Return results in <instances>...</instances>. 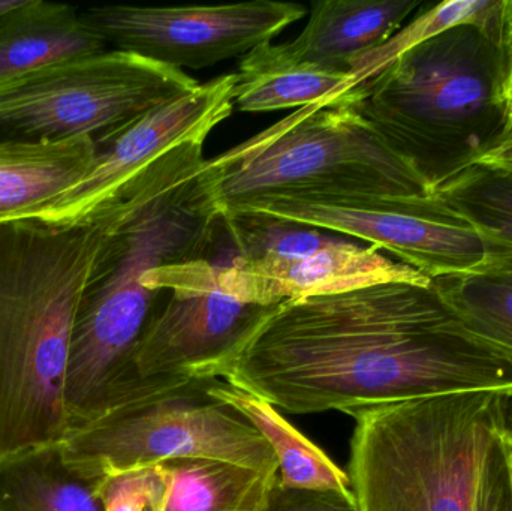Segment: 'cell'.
<instances>
[{
    "label": "cell",
    "mask_w": 512,
    "mask_h": 511,
    "mask_svg": "<svg viewBox=\"0 0 512 511\" xmlns=\"http://www.w3.org/2000/svg\"><path fill=\"white\" fill-rule=\"evenodd\" d=\"M498 17L451 27L352 90V108L432 192L475 165L507 122Z\"/></svg>",
    "instance_id": "277c9868"
},
{
    "label": "cell",
    "mask_w": 512,
    "mask_h": 511,
    "mask_svg": "<svg viewBox=\"0 0 512 511\" xmlns=\"http://www.w3.org/2000/svg\"><path fill=\"white\" fill-rule=\"evenodd\" d=\"M307 14L298 3L254 0L216 6H93L84 23L107 45L171 68L203 69L245 56Z\"/></svg>",
    "instance_id": "8fae6325"
},
{
    "label": "cell",
    "mask_w": 512,
    "mask_h": 511,
    "mask_svg": "<svg viewBox=\"0 0 512 511\" xmlns=\"http://www.w3.org/2000/svg\"><path fill=\"white\" fill-rule=\"evenodd\" d=\"M242 213L364 240L432 281L512 267L510 254L498 240L435 194L271 195L256 198L230 216Z\"/></svg>",
    "instance_id": "9c48e42d"
},
{
    "label": "cell",
    "mask_w": 512,
    "mask_h": 511,
    "mask_svg": "<svg viewBox=\"0 0 512 511\" xmlns=\"http://www.w3.org/2000/svg\"><path fill=\"white\" fill-rule=\"evenodd\" d=\"M475 165L512 174V110L508 111L507 122L499 137Z\"/></svg>",
    "instance_id": "f1b7e54d"
},
{
    "label": "cell",
    "mask_w": 512,
    "mask_h": 511,
    "mask_svg": "<svg viewBox=\"0 0 512 511\" xmlns=\"http://www.w3.org/2000/svg\"><path fill=\"white\" fill-rule=\"evenodd\" d=\"M236 81V74L213 78L132 123L101 149L77 185L30 219L63 227L92 221L171 153L204 143L233 113Z\"/></svg>",
    "instance_id": "7c38bea8"
},
{
    "label": "cell",
    "mask_w": 512,
    "mask_h": 511,
    "mask_svg": "<svg viewBox=\"0 0 512 511\" xmlns=\"http://www.w3.org/2000/svg\"><path fill=\"white\" fill-rule=\"evenodd\" d=\"M236 75L234 107L243 113L348 101L354 90L348 72L295 62L273 42L245 54Z\"/></svg>",
    "instance_id": "e0dca14e"
},
{
    "label": "cell",
    "mask_w": 512,
    "mask_h": 511,
    "mask_svg": "<svg viewBox=\"0 0 512 511\" xmlns=\"http://www.w3.org/2000/svg\"><path fill=\"white\" fill-rule=\"evenodd\" d=\"M432 284L460 335L512 368V267Z\"/></svg>",
    "instance_id": "44dd1931"
},
{
    "label": "cell",
    "mask_w": 512,
    "mask_h": 511,
    "mask_svg": "<svg viewBox=\"0 0 512 511\" xmlns=\"http://www.w3.org/2000/svg\"><path fill=\"white\" fill-rule=\"evenodd\" d=\"M29 0H0V21L17 9L23 8Z\"/></svg>",
    "instance_id": "f546056e"
},
{
    "label": "cell",
    "mask_w": 512,
    "mask_h": 511,
    "mask_svg": "<svg viewBox=\"0 0 512 511\" xmlns=\"http://www.w3.org/2000/svg\"><path fill=\"white\" fill-rule=\"evenodd\" d=\"M512 398L459 392L361 408L348 473L360 511H474Z\"/></svg>",
    "instance_id": "5b68a950"
},
{
    "label": "cell",
    "mask_w": 512,
    "mask_h": 511,
    "mask_svg": "<svg viewBox=\"0 0 512 511\" xmlns=\"http://www.w3.org/2000/svg\"><path fill=\"white\" fill-rule=\"evenodd\" d=\"M502 434L484 467L474 511H512V470Z\"/></svg>",
    "instance_id": "484cf974"
},
{
    "label": "cell",
    "mask_w": 512,
    "mask_h": 511,
    "mask_svg": "<svg viewBox=\"0 0 512 511\" xmlns=\"http://www.w3.org/2000/svg\"><path fill=\"white\" fill-rule=\"evenodd\" d=\"M207 392L239 411L265 438L279 462L277 483L282 488L336 492L355 498L348 473L286 422L273 405L227 381L210 380Z\"/></svg>",
    "instance_id": "d6986e66"
},
{
    "label": "cell",
    "mask_w": 512,
    "mask_h": 511,
    "mask_svg": "<svg viewBox=\"0 0 512 511\" xmlns=\"http://www.w3.org/2000/svg\"><path fill=\"white\" fill-rule=\"evenodd\" d=\"M222 378L292 414L459 392L512 398L511 366L460 335L432 282L270 306Z\"/></svg>",
    "instance_id": "6da1fadb"
},
{
    "label": "cell",
    "mask_w": 512,
    "mask_h": 511,
    "mask_svg": "<svg viewBox=\"0 0 512 511\" xmlns=\"http://www.w3.org/2000/svg\"><path fill=\"white\" fill-rule=\"evenodd\" d=\"M210 380L158 378L62 441L68 461L98 477L177 459H212L279 477L265 438L230 405L207 392Z\"/></svg>",
    "instance_id": "52a82bcc"
},
{
    "label": "cell",
    "mask_w": 512,
    "mask_h": 511,
    "mask_svg": "<svg viewBox=\"0 0 512 511\" xmlns=\"http://www.w3.org/2000/svg\"><path fill=\"white\" fill-rule=\"evenodd\" d=\"M105 50L74 6L29 0L0 21V83Z\"/></svg>",
    "instance_id": "2e32d148"
},
{
    "label": "cell",
    "mask_w": 512,
    "mask_h": 511,
    "mask_svg": "<svg viewBox=\"0 0 512 511\" xmlns=\"http://www.w3.org/2000/svg\"><path fill=\"white\" fill-rule=\"evenodd\" d=\"M203 149L180 147L111 203L114 221L69 345L65 407L72 426L102 416L138 387L135 351L161 294L144 276L203 260L215 243L222 212Z\"/></svg>",
    "instance_id": "7a4b0ae2"
},
{
    "label": "cell",
    "mask_w": 512,
    "mask_h": 511,
    "mask_svg": "<svg viewBox=\"0 0 512 511\" xmlns=\"http://www.w3.org/2000/svg\"><path fill=\"white\" fill-rule=\"evenodd\" d=\"M379 251L376 246L342 239L300 260L234 257L230 264L219 267V287L237 302L268 308L288 300L333 296L388 282H432Z\"/></svg>",
    "instance_id": "4fadbf2b"
},
{
    "label": "cell",
    "mask_w": 512,
    "mask_h": 511,
    "mask_svg": "<svg viewBox=\"0 0 512 511\" xmlns=\"http://www.w3.org/2000/svg\"><path fill=\"white\" fill-rule=\"evenodd\" d=\"M502 441H504L505 450H507L508 459H510V465L512 470V431L505 428L504 434H502Z\"/></svg>",
    "instance_id": "4dcf8cb0"
},
{
    "label": "cell",
    "mask_w": 512,
    "mask_h": 511,
    "mask_svg": "<svg viewBox=\"0 0 512 511\" xmlns=\"http://www.w3.org/2000/svg\"><path fill=\"white\" fill-rule=\"evenodd\" d=\"M499 47L502 57V98L512 110V0H502L498 17Z\"/></svg>",
    "instance_id": "83f0119b"
},
{
    "label": "cell",
    "mask_w": 512,
    "mask_h": 511,
    "mask_svg": "<svg viewBox=\"0 0 512 511\" xmlns=\"http://www.w3.org/2000/svg\"><path fill=\"white\" fill-rule=\"evenodd\" d=\"M114 221L0 224V458L69 432L65 377L81 300Z\"/></svg>",
    "instance_id": "3957f363"
},
{
    "label": "cell",
    "mask_w": 512,
    "mask_h": 511,
    "mask_svg": "<svg viewBox=\"0 0 512 511\" xmlns=\"http://www.w3.org/2000/svg\"><path fill=\"white\" fill-rule=\"evenodd\" d=\"M161 489L158 465L104 477L101 485L104 511H146Z\"/></svg>",
    "instance_id": "d4e9b609"
},
{
    "label": "cell",
    "mask_w": 512,
    "mask_h": 511,
    "mask_svg": "<svg viewBox=\"0 0 512 511\" xmlns=\"http://www.w3.org/2000/svg\"><path fill=\"white\" fill-rule=\"evenodd\" d=\"M420 6V0H318L300 35L279 48L295 62L349 74L358 56L388 41Z\"/></svg>",
    "instance_id": "5bb4252c"
},
{
    "label": "cell",
    "mask_w": 512,
    "mask_h": 511,
    "mask_svg": "<svg viewBox=\"0 0 512 511\" xmlns=\"http://www.w3.org/2000/svg\"><path fill=\"white\" fill-rule=\"evenodd\" d=\"M505 428L512 431V399L508 401L507 411H505Z\"/></svg>",
    "instance_id": "1f68e13d"
},
{
    "label": "cell",
    "mask_w": 512,
    "mask_h": 511,
    "mask_svg": "<svg viewBox=\"0 0 512 511\" xmlns=\"http://www.w3.org/2000/svg\"><path fill=\"white\" fill-rule=\"evenodd\" d=\"M99 152L90 137L0 141V224L47 209L89 173Z\"/></svg>",
    "instance_id": "9a60e30c"
},
{
    "label": "cell",
    "mask_w": 512,
    "mask_h": 511,
    "mask_svg": "<svg viewBox=\"0 0 512 511\" xmlns=\"http://www.w3.org/2000/svg\"><path fill=\"white\" fill-rule=\"evenodd\" d=\"M501 3L502 0H448L421 12L384 44L373 48L369 53L361 54L352 62L349 69L352 86L357 89L360 84L381 74L412 48L451 27L471 21L493 20L498 15Z\"/></svg>",
    "instance_id": "7402d4cb"
},
{
    "label": "cell",
    "mask_w": 512,
    "mask_h": 511,
    "mask_svg": "<svg viewBox=\"0 0 512 511\" xmlns=\"http://www.w3.org/2000/svg\"><path fill=\"white\" fill-rule=\"evenodd\" d=\"M162 489L146 511H268L277 477L212 459L158 465Z\"/></svg>",
    "instance_id": "ffe728a7"
},
{
    "label": "cell",
    "mask_w": 512,
    "mask_h": 511,
    "mask_svg": "<svg viewBox=\"0 0 512 511\" xmlns=\"http://www.w3.org/2000/svg\"><path fill=\"white\" fill-rule=\"evenodd\" d=\"M198 86L182 69L129 51L66 60L0 83V141L90 137L104 149L132 123Z\"/></svg>",
    "instance_id": "ba28073f"
},
{
    "label": "cell",
    "mask_w": 512,
    "mask_h": 511,
    "mask_svg": "<svg viewBox=\"0 0 512 511\" xmlns=\"http://www.w3.org/2000/svg\"><path fill=\"white\" fill-rule=\"evenodd\" d=\"M268 511H360L355 498L336 492L300 491L274 483Z\"/></svg>",
    "instance_id": "4316f807"
},
{
    "label": "cell",
    "mask_w": 512,
    "mask_h": 511,
    "mask_svg": "<svg viewBox=\"0 0 512 511\" xmlns=\"http://www.w3.org/2000/svg\"><path fill=\"white\" fill-rule=\"evenodd\" d=\"M349 99L297 108L209 159L222 219L271 195L433 194Z\"/></svg>",
    "instance_id": "8992f818"
},
{
    "label": "cell",
    "mask_w": 512,
    "mask_h": 511,
    "mask_svg": "<svg viewBox=\"0 0 512 511\" xmlns=\"http://www.w3.org/2000/svg\"><path fill=\"white\" fill-rule=\"evenodd\" d=\"M219 267L209 258L150 270L143 284L158 303L134 356L140 383L158 378L219 380L264 306L237 302L219 287Z\"/></svg>",
    "instance_id": "30bf717a"
},
{
    "label": "cell",
    "mask_w": 512,
    "mask_h": 511,
    "mask_svg": "<svg viewBox=\"0 0 512 511\" xmlns=\"http://www.w3.org/2000/svg\"><path fill=\"white\" fill-rule=\"evenodd\" d=\"M222 225L236 246V257L246 260H300L343 239L322 233L318 228L261 213L230 216L222 221Z\"/></svg>",
    "instance_id": "cb8c5ba5"
},
{
    "label": "cell",
    "mask_w": 512,
    "mask_h": 511,
    "mask_svg": "<svg viewBox=\"0 0 512 511\" xmlns=\"http://www.w3.org/2000/svg\"><path fill=\"white\" fill-rule=\"evenodd\" d=\"M68 461L62 443L0 458V511H104L101 485Z\"/></svg>",
    "instance_id": "ac0fdd59"
},
{
    "label": "cell",
    "mask_w": 512,
    "mask_h": 511,
    "mask_svg": "<svg viewBox=\"0 0 512 511\" xmlns=\"http://www.w3.org/2000/svg\"><path fill=\"white\" fill-rule=\"evenodd\" d=\"M433 194L498 240L512 263V174L472 165Z\"/></svg>",
    "instance_id": "603a6c76"
}]
</instances>
